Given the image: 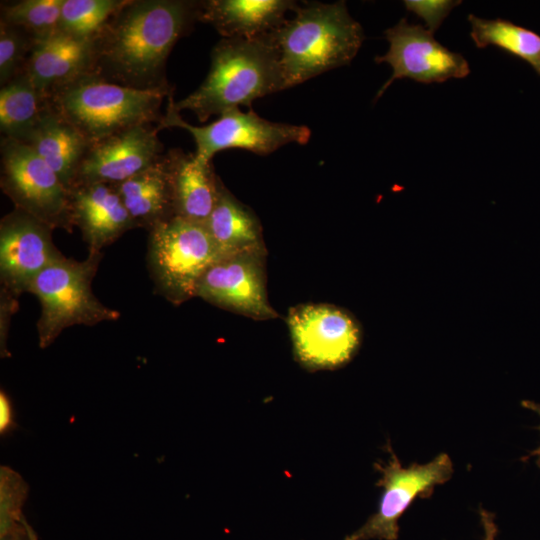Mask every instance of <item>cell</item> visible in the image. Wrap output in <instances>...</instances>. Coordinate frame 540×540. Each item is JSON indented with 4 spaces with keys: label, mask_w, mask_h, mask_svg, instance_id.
<instances>
[{
    "label": "cell",
    "mask_w": 540,
    "mask_h": 540,
    "mask_svg": "<svg viewBox=\"0 0 540 540\" xmlns=\"http://www.w3.org/2000/svg\"><path fill=\"white\" fill-rule=\"evenodd\" d=\"M200 1L127 0L93 39L90 74L137 89L169 86L175 43L199 21Z\"/></svg>",
    "instance_id": "6da1fadb"
},
{
    "label": "cell",
    "mask_w": 540,
    "mask_h": 540,
    "mask_svg": "<svg viewBox=\"0 0 540 540\" xmlns=\"http://www.w3.org/2000/svg\"><path fill=\"white\" fill-rule=\"evenodd\" d=\"M278 57L283 90L348 65L364 32L345 1L298 6L295 16L269 34Z\"/></svg>",
    "instance_id": "7a4b0ae2"
},
{
    "label": "cell",
    "mask_w": 540,
    "mask_h": 540,
    "mask_svg": "<svg viewBox=\"0 0 540 540\" xmlns=\"http://www.w3.org/2000/svg\"><path fill=\"white\" fill-rule=\"evenodd\" d=\"M283 90L278 57L268 35L223 38L212 49L209 72L187 97L173 101L179 113L190 110L200 122L213 115L247 106L265 95Z\"/></svg>",
    "instance_id": "3957f363"
},
{
    "label": "cell",
    "mask_w": 540,
    "mask_h": 540,
    "mask_svg": "<svg viewBox=\"0 0 540 540\" xmlns=\"http://www.w3.org/2000/svg\"><path fill=\"white\" fill-rule=\"evenodd\" d=\"M172 86L137 89L84 74L56 89L50 107L95 143L138 125L160 124Z\"/></svg>",
    "instance_id": "277c9868"
},
{
    "label": "cell",
    "mask_w": 540,
    "mask_h": 540,
    "mask_svg": "<svg viewBox=\"0 0 540 540\" xmlns=\"http://www.w3.org/2000/svg\"><path fill=\"white\" fill-rule=\"evenodd\" d=\"M101 258V252H89L82 261L63 256L31 282L28 293L37 297L41 305L36 328L42 349L52 344L68 327L94 326L119 319V312L105 306L92 291Z\"/></svg>",
    "instance_id": "5b68a950"
},
{
    "label": "cell",
    "mask_w": 540,
    "mask_h": 540,
    "mask_svg": "<svg viewBox=\"0 0 540 540\" xmlns=\"http://www.w3.org/2000/svg\"><path fill=\"white\" fill-rule=\"evenodd\" d=\"M148 233L147 265L155 291L176 305L196 297L203 275L224 258L205 224L172 216Z\"/></svg>",
    "instance_id": "8992f818"
},
{
    "label": "cell",
    "mask_w": 540,
    "mask_h": 540,
    "mask_svg": "<svg viewBox=\"0 0 540 540\" xmlns=\"http://www.w3.org/2000/svg\"><path fill=\"white\" fill-rule=\"evenodd\" d=\"M173 101L172 93L157 129L176 127L188 131L196 145L194 154L202 162H211L216 153L226 149H243L265 156L289 143L307 144L311 137L307 126L271 122L252 109L247 112L231 109L209 124L194 126L182 119Z\"/></svg>",
    "instance_id": "52a82bcc"
},
{
    "label": "cell",
    "mask_w": 540,
    "mask_h": 540,
    "mask_svg": "<svg viewBox=\"0 0 540 540\" xmlns=\"http://www.w3.org/2000/svg\"><path fill=\"white\" fill-rule=\"evenodd\" d=\"M0 185L18 208L52 229L71 232L74 224L70 190L28 145L1 140Z\"/></svg>",
    "instance_id": "ba28073f"
},
{
    "label": "cell",
    "mask_w": 540,
    "mask_h": 540,
    "mask_svg": "<svg viewBox=\"0 0 540 540\" xmlns=\"http://www.w3.org/2000/svg\"><path fill=\"white\" fill-rule=\"evenodd\" d=\"M386 449L390 454L388 461L374 463L380 473L376 485L382 488L377 511L344 540H397L399 519L415 499L430 497L437 485L444 484L453 475V463L446 453L426 464L413 463L405 468L390 442Z\"/></svg>",
    "instance_id": "9c48e42d"
},
{
    "label": "cell",
    "mask_w": 540,
    "mask_h": 540,
    "mask_svg": "<svg viewBox=\"0 0 540 540\" xmlns=\"http://www.w3.org/2000/svg\"><path fill=\"white\" fill-rule=\"evenodd\" d=\"M294 356L310 371L345 366L358 352L362 330L356 318L330 304H302L287 315Z\"/></svg>",
    "instance_id": "30bf717a"
},
{
    "label": "cell",
    "mask_w": 540,
    "mask_h": 540,
    "mask_svg": "<svg viewBox=\"0 0 540 540\" xmlns=\"http://www.w3.org/2000/svg\"><path fill=\"white\" fill-rule=\"evenodd\" d=\"M389 49L375 57L377 63H388L391 77L377 93V100L395 81L409 78L423 84L442 83L451 78H465L470 73L467 60L434 38V33L419 24L402 18L384 32Z\"/></svg>",
    "instance_id": "8fae6325"
},
{
    "label": "cell",
    "mask_w": 540,
    "mask_h": 540,
    "mask_svg": "<svg viewBox=\"0 0 540 540\" xmlns=\"http://www.w3.org/2000/svg\"><path fill=\"white\" fill-rule=\"evenodd\" d=\"M265 248L220 259L201 278L196 297L256 320L278 317L266 292Z\"/></svg>",
    "instance_id": "7c38bea8"
},
{
    "label": "cell",
    "mask_w": 540,
    "mask_h": 540,
    "mask_svg": "<svg viewBox=\"0 0 540 540\" xmlns=\"http://www.w3.org/2000/svg\"><path fill=\"white\" fill-rule=\"evenodd\" d=\"M50 226L14 208L0 221L1 288L18 298L33 279L64 255L52 239Z\"/></svg>",
    "instance_id": "4fadbf2b"
},
{
    "label": "cell",
    "mask_w": 540,
    "mask_h": 540,
    "mask_svg": "<svg viewBox=\"0 0 540 540\" xmlns=\"http://www.w3.org/2000/svg\"><path fill=\"white\" fill-rule=\"evenodd\" d=\"M157 132V127L138 125L92 143L72 187L117 185L150 167L162 156Z\"/></svg>",
    "instance_id": "5bb4252c"
},
{
    "label": "cell",
    "mask_w": 540,
    "mask_h": 540,
    "mask_svg": "<svg viewBox=\"0 0 540 540\" xmlns=\"http://www.w3.org/2000/svg\"><path fill=\"white\" fill-rule=\"evenodd\" d=\"M74 226L89 252H101L128 230L137 228L114 185L90 183L70 189Z\"/></svg>",
    "instance_id": "9a60e30c"
},
{
    "label": "cell",
    "mask_w": 540,
    "mask_h": 540,
    "mask_svg": "<svg viewBox=\"0 0 540 540\" xmlns=\"http://www.w3.org/2000/svg\"><path fill=\"white\" fill-rule=\"evenodd\" d=\"M93 63V40L61 30L36 41L24 73L46 97L72 80L88 74Z\"/></svg>",
    "instance_id": "2e32d148"
},
{
    "label": "cell",
    "mask_w": 540,
    "mask_h": 540,
    "mask_svg": "<svg viewBox=\"0 0 540 540\" xmlns=\"http://www.w3.org/2000/svg\"><path fill=\"white\" fill-rule=\"evenodd\" d=\"M174 216L205 224L213 211L221 179L211 162L200 161L194 153L179 148L165 155Z\"/></svg>",
    "instance_id": "e0dca14e"
},
{
    "label": "cell",
    "mask_w": 540,
    "mask_h": 540,
    "mask_svg": "<svg viewBox=\"0 0 540 540\" xmlns=\"http://www.w3.org/2000/svg\"><path fill=\"white\" fill-rule=\"evenodd\" d=\"M298 6L290 0L200 1L199 21L211 24L223 38L253 39L273 32Z\"/></svg>",
    "instance_id": "ac0fdd59"
},
{
    "label": "cell",
    "mask_w": 540,
    "mask_h": 540,
    "mask_svg": "<svg viewBox=\"0 0 540 540\" xmlns=\"http://www.w3.org/2000/svg\"><path fill=\"white\" fill-rule=\"evenodd\" d=\"M20 142L28 145L46 162L69 190L91 146L78 129L50 106L27 137Z\"/></svg>",
    "instance_id": "d6986e66"
},
{
    "label": "cell",
    "mask_w": 540,
    "mask_h": 540,
    "mask_svg": "<svg viewBox=\"0 0 540 540\" xmlns=\"http://www.w3.org/2000/svg\"><path fill=\"white\" fill-rule=\"evenodd\" d=\"M114 187L137 227L150 230L174 216L164 155L150 167Z\"/></svg>",
    "instance_id": "ffe728a7"
},
{
    "label": "cell",
    "mask_w": 540,
    "mask_h": 540,
    "mask_svg": "<svg viewBox=\"0 0 540 540\" xmlns=\"http://www.w3.org/2000/svg\"><path fill=\"white\" fill-rule=\"evenodd\" d=\"M205 226L224 258L265 248L258 218L231 194L222 181L215 207Z\"/></svg>",
    "instance_id": "44dd1931"
},
{
    "label": "cell",
    "mask_w": 540,
    "mask_h": 540,
    "mask_svg": "<svg viewBox=\"0 0 540 540\" xmlns=\"http://www.w3.org/2000/svg\"><path fill=\"white\" fill-rule=\"evenodd\" d=\"M43 95L22 72L0 90V129L3 138L23 141L49 108Z\"/></svg>",
    "instance_id": "7402d4cb"
},
{
    "label": "cell",
    "mask_w": 540,
    "mask_h": 540,
    "mask_svg": "<svg viewBox=\"0 0 540 540\" xmlns=\"http://www.w3.org/2000/svg\"><path fill=\"white\" fill-rule=\"evenodd\" d=\"M470 36L478 48L496 46L530 64L540 76V35L505 19L468 15Z\"/></svg>",
    "instance_id": "603a6c76"
},
{
    "label": "cell",
    "mask_w": 540,
    "mask_h": 540,
    "mask_svg": "<svg viewBox=\"0 0 540 540\" xmlns=\"http://www.w3.org/2000/svg\"><path fill=\"white\" fill-rule=\"evenodd\" d=\"M127 0H62L60 30L93 40Z\"/></svg>",
    "instance_id": "cb8c5ba5"
},
{
    "label": "cell",
    "mask_w": 540,
    "mask_h": 540,
    "mask_svg": "<svg viewBox=\"0 0 540 540\" xmlns=\"http://www.w3.org/2000/svg\"><path fill=\"white\" fill-rule=\"evenodd\" d=\"M62 0H21L1 5V21L25 31L35 42L60 31Z\"/></svg>",
    "instance_id": "d4e9b609"
},
{
    "label": "cell",
    "mask_w": 540,
    "mask_h": 540,
    "mask_svg": "<svg viewBox=\"0 0 540 540\" xmlns=\"http://www.w3.org/2000/svg\"><path fill=\"white\" fill-rule=\"evenodd\" d=\"M34 44L25 31L0 20L1 87L24 71Z\"/></svg>",
    "instance_id": "484cf974"
},
{
    "label": "cell",
    "mask_w": 540,
    "mask_h": 540,
    "mask_svg": "<svg viewBox=\"0 0 540 540\" xmlns=\"http://www.w3.org/2000/svg\"><path fill=\"white\" fill-rule=\"evenodd\" d=\"M403 3L409 12L424 20L426 29L435 33L452 9L462 2L452 0H406Z\"/></svg>",
    "instance_id": "4316f807"
},
{
    "label": "cell",
    "mask_w": 540,
    "mask_h": 540,
    "mask_svg": "<svg viewBox=\"0 0 540 540\" xmlns=\"http://www.w3.org/2000/svg\"><path fill=\"white\" fill-rule=\"evenodd\" d=\"M16 297L10 294L8 291L1 288L0 293V343H1V356L9 357L6 348V338L8 333V327L10 320L14 312L18 308V302Z\"/></svg>",
    "instance_id": "83f0119b"
},
{
    "label": "cell",
    "mask_w": 540,
    "mask_h": 540,
    "mask_svg": "<svg viewBox=\"0 0 540 540\" xmlns=\"http://www.w3.org/2000/svg\"><path fill=\"white\" fill-rule=\"evenodd\" d=\"M16 426L12 402L6 392H0V433L6 435Z\"/></svg>",
    "instance_id": "f1b7e54d"
},
{
    "label": "cell",
    "mask_w": 540,
    "mask_h": 540,
    "mask_svg": "<svg viewBox=\"0 0 540 540\" xmlns=\"http://www.w3.org/2000/svg\"><path fill=\"white\" fill-rule=\"evenodd\" d=\"M479 514L484 530V540H496L498 527L495 521V515L485 509H481Z\"/></svg>",
    "instance_id": "f546056e"
},
{
    "label": "cell",
    "mask_w": 540,
    "mask_h": 540,
    "mask_svg": "<svg viewBox=\"0 0 540 540\" xmlns=\"http://www.w3.org/2000/svg\"><path fill=\"white\" fill-rule=\"evenodd\" d=\"M521 404H522V406L524 408H527V409L537 413L540 416V404L539 403H535V402L530 401V400H524V401L521 402ZM537 429L540 431V425L537 426ZM531 456H536L537 457L536 463L540 467V446L530 453L529 457H531Z\"/></svg>",
    "instance_id": "4dcf8cb0"
},
{
    "label": "cell",
    "mask_w": 540,
    "mask_h": 540,
    "mask_svg": "<svg viewBox=\"0 0 540 540\" xmlns=\"http://www.w3.org/2000/svg\"><path fill=\"white\" fill-rule=\"evenodd\" d=\"M26 528H27L29 540H37L38 538L34 530L31 528V526L28 523H26Z\"/></svg>",
    "instance_id": "1f68e13d"
},
{
    "label": "cell",
    "mask_w": 540,
    "mask_h": 540,
    "mask_svg": "<svg viewBox=\"0 0 540 540\" xmlns=\"http://www.w3.org/2000/svg\"><path fill=\"white\" fill-rule=\"evenodd\" d=\"M38 540V539H37Z\"/></svg>",
    "instance_id": "d6a6232c"
}]
</instances>
